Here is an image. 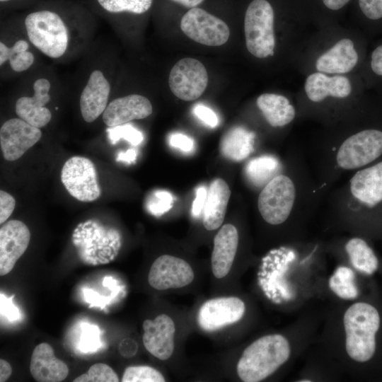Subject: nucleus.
Instances as JSON below:
<instances>
[{"label": "nucleus", "mask_w": 382, "mask_h": 382, "mask_svg": "<svg viewBox=\"0 0 382 382\" xmlns=\"http://www.w3.org/2000/svg\"><path fill=\"white\" fill-rule=\"evenodd\" d=\"M173 197L165 190H157L152 194L147 202V209L154 215H161L173 207Z\"/></svg>", "instance_id": "473e14b6"}, {"label": "nucleus", "mask_w": 382, "mask_h": 382, "mask_svg": "<svg viewBox=\"0 0 382 382\" xmlns=\"http://www.w3.org/2000/svg\"><path fill=\"white\" fill-rule=\"evenodd\" d=\"M371 67L377 75L382 76V45L377 47L371 54Z\"/></svg>", "instance_id": "ea45409f"}, {"label": "nucleus", "mask_w": 382, "mask_h": 382, "mask_svg": "<svg viewBox=\"0 0 382 382\" xmlns=\"http://www.w3.org/2000/svg\"><path fill=\"white\" fill-rule=\"evenodd\" d=\"M33 96L19 98L15 105L16 115L30 125L41 128L47 125L52 119L50 110L45 107L50 101L49 92L51 84L45 78L37 79L33 83Z\"/></svg>", "instance_id": "2eb2a0df"}, {"label": "nucleus", "mask_w": 382, "mask_h": 382, "mask_svg": "<svg viewBox=\"0 0 382 382\" xmlns=\"http://www.w3.org/2000/svg\"><path fill=\"white\" fill-rule=\"evenodd\" d=\"M114 127V129L110 130L111 133L110 139L113 144L122 138L128 141L134 146L139 144L143 140L142 134L132 127L131 125H124Z\"/></svg>", "instance_id": "72a5a7b5"}, {"label": "nucleus", "mask_w": 382, "mask_h": 382, "mask_svg": "<svg viewBox=\"0 0 382 382\" xmlns=\"http://www.w3.org/2000/svg\"><path fill=\"white\" fill-rule=\"evenodd\" d=\"M61 180L69 193L81 202H92L100 196L93 163L83 156H72L64 164Z\"/></svg>", "instance_id": "6e6552de"}, {"label": "nucleus", "mask_w": 382, "mask_h": 382, "mask_svg": "<svg viewBox=\"0 0 382 382\" xmlns=\"http://www.w3.org/2000/svg\"><path fill=\"white\" fill-rule=\"evenodd\" d=\"M149 100L139 94L117 98L108 105L103 113L104 123L110 127L119 126L134 120L144 119L151 115Z\"/></svg>", "instance_id": "dca6fc26"}, {"label": "nucleus", "mask_w": 382, "mask_h": 382, "mask_svg": "<svg viewBox=\"0 0 382 382\" xmlns=\"http://www.w3.org/2000/svg\"><path fill=\"white\" fill-rule=\"evenodd\" d=\"M180 26L189 38L207 46H221L230 35L229 28L223 20L199 7L189 9L183 16Z\"/></svg>", "instance_id": "0eeeda50"}, {"label": "nucleus", "mask_w": 382, "mask_h": 382, "mask_svg": "<svg viewBox=\"0 0 382 382\" xmlns=\"http://www.w3.org/2000/svg\"><path fill=\"white\" fill-rule=\"evenodd\" d=\"M16 201L8 192L0 191V224L5 222L13 213Z\"/></svg>", "instance_id": "e433bc0d"}, {"label": "nucleus", "mask_w": 382, "mask_h": 382, "mask_svg": "<svg viewBox=\"0 0 382 382\" xmlns=\"http://www.w3.org/2000/svg\"><path fill=\"white\" fill-rule=\"evenodd\" d=\"M350 192L361 204L373 207L382 202V161L359 170L350 180Z\"/></svg>", "instance_id": "4be33fe9"}, {"label": "nucleus", "mask_w": 382, "mask_h": 382, "mask_svg": "<svg viewBox=\"0 0 382 382\" xmlns=\"http://www.w3.org/2000/svg\"><path fill=\"white\" fill-rule=\"evenodd\" d=\"M110 84L100 70L91 72L80 96V109L87 122L95 121L108 106Z\"/></svg>", "instance_id": "f3484780"}, {"label": "nucleus", "mask_w": 382, "mask_h": 382, "mask_svg": "<svg viewBox=\"0 0 382 382\" xmlns=\"http://www.w3.org/2000/svg\"><path fill=\"white\" fill-rule=\"evenodd\" d=\"M207 196V190L204 186H199L196 191V197L192 205V214L198 216L204 210Z\"/></svg>", "instance_id": "58836bf2"}, {"label": "nucleus", "mask_w": 382, "mask_h": 382, "mask_svg": "<svg viewBox=\"0 0 382 382\" xmlns=\"http://www.w3.org/2000/svg\"><path fill=\"white\" fill-rule=\"evenodd\" d=\"M137 154L134 150L129 149L125 153L120 152L117 158V161L126 162H133L136 159Z\"/></svg>", "instance_id": "c03bdc74"}, {"label": "nucleus", "mask_w": 382, "mask_h": 382, "mask_svg": "<svg viewBox=\"0 0 382 382\" xmlns=\"http://www.w3.org/2000/svg\"><path fill=\"white\" fill-rule=\"evenodd\" d=\"M258 108L272 127H284L295 117L294 107L287 98L274 93H263L256 100Z\"/></svg>", "instance_id": "b1692460"}, {"label": "nucleus", "mask_w": 382, "mask_h": 382, "mask_svg": "<svg viewBox=\"0 0 382 382\" xmlns=\"http://www.w3.org/2000/svg\"><path fill=\"white\" fill-rule=\"evenodd\" d=\"M358 59L354 42L349 38H342L317 58L315 66L319 72L341 75L351 71Z\"/></svg>", "instance_id": "a211bd4d"}, {"label": "nucleus", "mask_w": 382, "mask_h": 382, "mask_svg": "<svg viewBox=\"0 0 382 382\" xmlns=\"http://www.w3.org/2000/svg\"><path fill=\"white\" fill-rule=\"evenodd\" d=\"M168 141L171 146L184 152L192 151L195 146L193 139L181 133H173L169 137Z\"/></svg>", "instance_id": "4c0bfd02"}, {"label": "nucleus", "mask_w": 382, "mask_h": 382, "mask_svg": "<svg viewBox=\"0 0 382 382\" xmlns=\"http://www.w3.org/2000/svg\"><path fill=\"white\" fill-rule=\"evenodd\" d=\"M296 197L291 179L284 175L274 176L259 195L258 210L263 219L272 225L284 223L290 215Z\"/></svg>", "instance_id": "39448f33"}, {"label": "nucleus", "mask_w": 382, "mask_h": 382, "mask_svg": "<svg viewBox=\"0 0 382 382\" xmlns=\"http://www.w3.org/2000/svg\"><path fill=\"white\" fill-rule=\"evenodd\" d=\"M290 354V344L284 336H262L244 349L237 364V374L244 382L261 381L283 365Z\"/></svg>", "instance_id": "f257e3e1"}, {"label": "nucleus", "mask_w": 382, "mask_h": 382, "mask_svg": "<svg viewBox=\"0 0 382 382\" xmlns=\"http://www.w3.org/2000/svg\"><path fill=\"white\" fill-rule=\"evenodd\" d=\"M253 134L241 127L228 130L220 141L223 156L231 161L245 159L253 150Z\"/></svg>", "instance_id": "393cba45"}, {"label": "nucleus", "mask_w": 382, "mask_h": 382, "mask_svg": "<svg viewBox=\"0 0 382 382\" xmlns=\"http://www.w3.org/2000/svg\"><path fill=\"white\" fill-rule=\"evenodd\" d=\"M345 250L352 265L366 274H374L378 267V258L365 241L352 238L345 245Z\"/></svg>", "instance_id": "a878e982"}, {"label": "nucleus", "mask_w": 382, "mask_h": 382, "mask_svg": "<svg viewBox=\"0 0 382 382\" xmlns=\"http://www.w3.org/2000/svg\"><path fill=\"white\" fill-rule=\"evenodd\" d=\"M189 9L198 7L204 0H170Z\"/></svg>", "instance_id": "a18cd8bd"}, {"label": "nucleus", "mask_w": 382, "mask_h": 382, "mask_svg": "<svg viewBox=\"0 0 382 382\" xmlns=\"http://www.w3.org/2000/svg\"><path fill=\"white\" fill-rule=\"evenodd\" d=\"M304 90L311 101L320 103L328 97H348L352 93V84L350 80L345 76H328L318 71L307 76Z\"/></svg>", "instance_id": "aec40b11"}, {"label": "nucleus", "mask_w": 382, "mask_h": 382, "mask_svg": "<svg viewBox=\"0 0 382 382\" xmlns=\"http://www.w3.org/2000/svg\"><path fill=\"white\" fill-rule=\"evenodd\" d=\"M208 83L205 66L194 58H183L171 69L168 85L171 92L178 98L190 101L199 98Z\"/></svg>", "instance_id": "1a4fd4ad"}, {"label": "nucleus", "mask_w": 382, "mask_h": 382, "mask_svg": "<svg viewBox=\"0 0 382 382\" xmlns=\"http://www.w3.org/2000/svg\"><path fill=\"white\" fill-rule=\"evenodd\" d=\"M29 44L25 40H18L8 47L0 42V65L8 61L11 69L16 72L28 70L33 64L35 57L29 50Z\"/></svg>", "instance_id": "bb28decb"}, {"label": "nucleus", "mask_w": 382, "mask_h": 382, "mask_svg": "<svg viewBox=\"0 0 382 382\" xmlns=\"http://www.w3.org/2000/svg\"><path fill=\"white\" fill-rule=\"evenodd\" d=\"M128 349L127 356L134 355L137 351L136 343L130 339H125L121 342L119 350L121 354L126 356Z\"/></svg>", "instance_id": "a19ab883"}, {"label": "nucleus", "mask_w": 382, "mask_h": 382, "mask_svg": "<svg viewBox=\"0 0 382 382\" xmlns=\"http://www.w3.org/2000/svg\"><path fill=\"white\" fill-rule=\"evenodd\" d=\"M41 137L40 128L21 118L9 119L0 129V144L4 158L8 161L18 159Z\"/></svg>", "instance_id": "f8f14e48"}, {"label": "nucleus", "mask_w": 382, "mask_h": 382, "mask_svg": "<svg viewBox=\"0 0 382 382\" xmlns=\"http://www.w3.org/2000/svg\"><path fill=\"white\" fill-rule=\"evenodd\" d=\"M238 244V233L230 224L224 225L214 239L212 270L215 277H226L233 265Z\"/></svg>", "instance_id": "412c9836"}, {"label": "nucleus", "mask_w": 382, "mask_h": 382, "mask_svg": "<svg viewBox=\"0 0 382 382\" xmlns=\"http://www.w3.org/2000/svg\"><path fill=\"white\" fill-rule=\"evenodd\" d=\"M245 311L244 302L236 296L212 299L200 307L197 321L206 331H214L239 321Z\"/></svg>", "instance_id": "9b49d317"}, {"label": "nucleus", "mask_w": 382, "mask_h": 382, "mask_svg": "<svg viewBox=\"0 0 382 382\" xmlns=\"http://www.w3.org/2000/svg\"><path fill=\"white\" fill-rule=\"evenodd\" d=\"M349 0H323L324 5L329 9L336 11L342 8Z\"/></svg>", "instance_id": "37998d69"}, {"label": "nucleus", "mask_w": 382, "mask_h": 382, "mask_svg": "<svg viewBox=\"0 0 382 382\" xmlns=\"http://www.w3.org/2000/svg\"><path fill=\"white\" fill-rule=\"evenodd\" d=\"M382 154V132L365 129L347 138L337 155V165L345 170L363 167Z\"/></svg>", "instance_id": "423d86ee"}, {"label": "nucleus", "mask_w": 382, "mask_h": 382, "mask_svg": "<svg viewBox=\"0 0 382 382\" xmlns=\"http://www.w3.org/2000/svg\"><path fill=\"white\" fill-rule=\"evenodd\" d=\"M193 112L198 119L210 127H216L219 124V119L216 113L202 104L195 105Z\"/></svg>", "instance_id": "c9c22d12"}, {"label": "nucleus", "mask_w": 382, "mask_h": 382, "mask_svg": "<svg viewBox=\"0 0 382 382\" xmlns=\"http://www.w3.org/2000/svg\"><path fill=\"white\" fill-rule=\"evenodd\" d=\"M230 195L231 191L225 180L216 178L211 183L203 210V224L207 230H215L222 224Z\"/></svg>", "instance_id": "5701e85b"}, {"label": "nucleus", "mask_w": 382, "mask_h": 382, "mask_svg": "<svg viewBox=\"0 0 382 382\" xmlns=\"http://www.w3.org/2000/svg\"><path fill=\"white\" fill-rule=\"evenodd\" d=\"M277 161L270 156H262L249 162L246 166L248 177L255 183L267 180L276 170Z\"/></svg>", "instance_id": "c756f323"}, {"label": "nucleus", "mask_w": 382, "mask_h": 382, "mask_svg": "<svg viewBox=\"0 0 382 382\" xmlns=\"http://www.w3.org/2000/svg\"><path fill=\"white\" fill-rule=\"evenodd\" d=\"M328 286L331 291L342 299L353 300L359 296L355 274L348 267H338L330 277Z\"/></svg>", "instance_id": "cd10ccee"}, {"label": "nucleus", "mask_w": 382, "mask_h": 382, "mask_svg": "<svg viewBox=\"0 0 382 382\" xmlns=\"http://www.w3.org/2000/svg\"><path fill=\"white\" fill-rule=\"evenodd\" d=\"M165 378L157 369L149 366H132L126 368L122 382H164Z\"/></svg>", "instance_id": "7c9ffc66"}, {"label": "nucleus", "mask_w": 382, "mask_h": 382, "mask_svg": "<svg viewBox=\"0 0 382 382\" xmlns=\"http://www.w3.org/2000/svg\"><path fill=\"white\" fill-rule=\"evenodd\" d=\"M13 0H0L1 3H6V2H9V1H11Z\"/></svg>", "instance_id": "49530a36"}, {"label": "nucleus", "mask_w": 382, "mask_h": 382, "mask_svg": "<svg viewBox=\"0 0 382 382\" xmlns=\"http://www.w3.org/2000/svg\"><path fill=\"white\" fill-rule=\"evenodd\" d=\"M12 373V368L6 360L0 359V381H6Z\"/></svg>", "instance_id": "79ce46f5"}, {"label": "nucleus", "mask_w": 382, "mask_h": 382, "mask_svg": "<svg viewBox=\"0 0 382 382\" xmlns=\"http://www.w3.org/2000/svg\"><path fill=\"white\" fill-rule=\"evenodd\" d=\"M74 382H117L119 378L108 364L97 363L92 365L87 373L76 377Z\"/></svg>", "instance_id": "2f4dec72"}, {"label": "nucleus", "mask_w": 382, "mask_h": 382, "mask_svg": "<svg viewBox=\"0 0 382 382\" xmlns=\"http://www.w3.org/2000/svg\"><path fill=\"white\" fill-rule=\"evenodd\" d=\"M96 2L108 13H128L141 15L150 10L154 0H96Z\"/></svg>", "instance_id": "c85d7f7f"}, {"label": "nucleus", "mask_w": 382, "mask_h": 382, "mask_svg": "<svg viewBox=\"0 0 382 382\" xmlns=\"http://www.w3.org/2000/svg\"><path fill=\"white\" fill-rule=\"evenodd\" d=\"M299 381L300 382H310L311 381V380H300Z\"/></svg>", "instance_id": "de8ad7c7"}, {"label": "nucleus", "mask_w": 382, "mask_h": 382, "mask_svg": "<svg viewBox=\"0 0 382 382\" xmlns=\"http://www.w3.org/2000/svg\"><path fill=\"white\" fill-rule=\"evenodd\" d=\"M380 323L378 310L369 303L356 302L347 308L343 316V325L345 349L351 359L363 363L373 357Z\"/></svg>", "instance_id": "f03ea898"}, {"label": "nucleus", "mask_w": 382, "mask_h": 382, "mask_svg": "<svg viewBox=\"0 0 382 382\" xmlns=\"http://www.w3.org/2000/svg\"><path fill=\"white\" fill-rule=\"evenodd\" d=\"M274 12L267 0H253L244 18L245 45L254 57L264 59L274 54Z\"/></svg>", "instance_id": "20e7f679"}, {"label": "nucleus", "mask_w": 382, "mask_h": 382, "mask_svg": "<svg viewBox=\"0 0 382 382\" xmlns=\"http://www.w3.org/2000/svg\"><path fill=\"white\" fill-rule=\"evenodd\" d=\"M30 233L21 221L10 220L0 228V275L9 273L29 245Z\"/></svg>", "instance_id": "ddd939ff"}, {"label": "nucleus", "mask_w": 382, "mask_h": 382, "mask_svg": "<svg viewBox=\"0 0 382 382\" xmlns=\"http://www.w3.org/2000/svg\"><path fill=\"white\" fill-rule=\"evenodd\" d=\"M143 343L146 349L160 360H167L174 351L175 328L173 320L166 314L143 323Z\"/></svg>", "instance_id": "4468645a"}, {"label": "nucleus", "mask_w": 382, "mask_h": 382, "mask_svg": "<svg viewBox=\"0 0 382 382\" xmlns=\"http://www.w3.org/2000/svg\"><path fill=\"white\" fill-rule=\"evenodd\" d=\"M194 278V272L185 260L163 255L151 265L148 282L156 289L166 290L184 287L190 284Z\"/></svg>", "instance_id": "9d476101"}, {"label": "nucleus", "mask_w": 382, "mask_h": 382, "mask_svg": "<svg viewBox=\"0 0 382 382\" xmlns=\"http://www.w3.org/2000/svg\"><path fill=\"white\" fill-rule=\"evenodd\" d=\"M359 4L368 18L377 20L382 18V0H359Z\"/></svg>", "instance_id": "f704fd0d"}, {"label": "nucleus", "mask_w": 382, "mask_h": 382, "mask_svg": "<svg viewBox=\"0 0 382 382\" xmlns=\"http://www.w3.org/2000/svg\"><path fill=\"white\" fill-rule=\"evenodd\" d=\"M30 371L38 382H59L69 374L67 365L57 359L52 346L46 342L37 345L33 351Z\"/></svg>", "instance_id": "6ab92c4d"}, {"label": "nucleus", "mask_w": 382, "mask_h": 382, "mask_svg": "<svg viewBox=\"0 0 382 382\" xmlns=\"http://www.w3.org/2000/svg\"><path fill=\"white\" fill-rule=\"evenodd\" d=\"M24 25L29 41L45 55L58 59L65 54L68 28L58 12L48 8L33 11L25 16Z\"/></svg>", "instance_id": "7ed1b4c3"}]
</instances>
